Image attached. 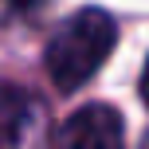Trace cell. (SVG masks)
Instances as JSON below:
<instances>
[{"instance_id": "6da1fadb", "label": "cell", "mask_w": 149, "mask_h": 149, "mask_svg": "<svg viewBox=\"0 0 149 149\" xmlns=\"http://www.w3.org/2000/svg\"><path fill=\"white\" fill-rule=\"evenodd\" d=\"M114 43H118V24L106 8H79L74 16H67L55 28L43 55L55 90L71 94L82 82H90L94 71L110 59Z\"/></svg>"}, {"instance_id": "3957f363", "label": "cell", "mask_w": 149, "mask_h": 149, "mask_svg": "<svg viewBox=\"0 0 149 149\" xmlns=\"http://www.w3.org/2000/svg\"><path fill=\"white\" fill-rule=\"evenodd\" d=\"M43 110L16 82H0V149H28L39 134Z\"/></svg>"}, {"instance_id": "277c9868", "label": "cell", "mask_w": 149, "mask_h": 149, "mask_svg": "<svg viewBox=\"0 0 149 149\" xmlns=\"http://www.w3.org/2000/svg\"><path fill=\"white\" fill-rule=\"evenodd\" d=\"M141 98H145V106H149V63H145V71H141Z\"/></svg>"}, {"instance_id": "7a4b0ae2", "label": "cell", "mask_w": 149, "mask_h": 149, "mask_svg": "<svg viewBox=\"0 0 149 149\" xmlns=\"http://www.w3.org/2000/svg\"><path fill=\"white\" fill-rule=\"evenodd\" d=\"M55 149H126V130H122V114L106 102L79 106L67 122H63Z\"/></svg>"}, {"instance_id": "5b68a950", "label": "cell", "mask_w": 149, "mask_h": 149, "mask_svg": "<svg viewBox=\"0 0 149 149\" xmlns=\"http://www.w3.org/2000/svg\"><path fill=\"white\" fill-rule=\"evenodd\" d=\"M36 4H39V0H12V8H16V12H31Z\"/></svg>"}]
</instances>
